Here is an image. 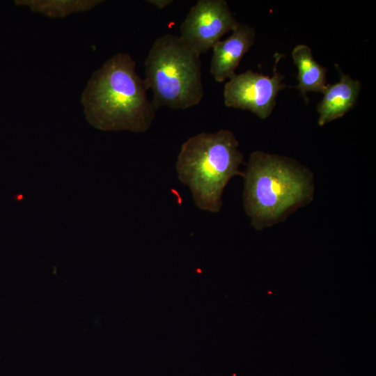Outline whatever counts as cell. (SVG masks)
Wrapping results in <instances>:
<instances>
[{"label":"cell","instance_id":"2","mask_svg":"<svg viewBox=\"0 0 376 376\" xmlns=\"http://www.w3.org/2000/svg\"><path fill=\"white\" fill-rule=\"evenodd\" d=\"M242 177L244 208L259 230L283 221L313 198V173L287 157L254 151Z\"/></svg>","mask_w":376,"mask_h":376},{"label":"cell","instance_id":"7","mask_svg":"<svg viewBox=\"0 0 376 376\" xmlns=\"http://www.w3.org/2000/svg\"><path fill=\"white\" fill-rule=\"evenodd\" d=\"M255 36L251 26L239 23L228 38L214 45L210 72L217 82H223L235 74L241 59L253 45Z\"/></svg>","mask_w":376,"mask_h":376},{"label":"cell","instance_id":"9","mask_svg":"<svg viewBox=\"0 0 376 376\" xmlns=\"http://www.w3.org/2000/svg\"><path fill=\"white\" fill-rule=\"evenodd\" d=\"M292 58L298 70V84L295 87L305 100L308 92L322 93L327 86V68L315 60L311 48L306 45H297L292 52Z\"/></svg>","mask_w":376,"mask_h":376},{"label":"cell","instance_id":"3","mask_svg":"<svg viewBox=\"0 0 376 376\" xmlns=\"http://www.w3.org/2000/svg\"><path fill=\"white\" fill-rule=\"evenodd\" d=\"M238 146L235 135L227 130L201 132L182 145L175 165L178 179L189 187L201 210L218 212L230 180L242 177L243 155Z\"/></svg>","mask_w":376,"mask_h":376},{"label":"cell","instance_id":"8","mask_svg":"<svg viewBox=\"0 0 376 376\" xmlns=\"http://www.w3.org/2000/svg\"><path fill=\"white\" fill-rule=\"evenodd\" d=\"M335 66L340 79L334 84H327L322 93L323 97L317 105L320 126L339 118L350 111L357 104L361 91L359 81L343 73L337 64Z\"/></svg>","mask_w":376,"mask_h":376},{"label":"cell","instance_id":"5","mask_svg":"<svg viewBox=\"0 0 376 376\" xmlns=\"http://www.w3.org/2000/svg\"><path fill=\"white\" fill-rule=\"evenodd\" d=\"M277 56L271 77L249 70L230 77L224 88L225 105L250 111L263 120L268 118L275 107L279 92L286 86L282 81L284 76L276 70L282 55Z\"/></svg>","mask_w":376,"mask_h":376},{"label":"cell","instance_id":"4","mask_svg":"<svg viewBox=\"0 0 376 376\" xmlns=\"http://www.w3.org/2000/svg\"><path fill=\"white\" fill-rule=\"evenodd\" d=\"M146 88L152 92L154 107L186 109L200 103L204 89L200 54L180 36L158 37L146 58Z\"/></svg>","mask_w":376,"mask_h":376},{"label":"cell","instance_id":"6","mask_svg":"<svg viewBox=\"0 0 376 376\" xmlns=\"http://www.w3.org/2000/svg\"><path fill=\"white\" fill-rule=\"evenodd\" d=\"M224 0H198L182 22L179 36L200 55L238 25Z\"/></svg>","mask_w":376,"mask_h":376},{"label":"cell","instance_id":"11","mask_svg":"<svg viewBox=\"0 0 376 376\" xmlns=\"http://www.w3.org/2000/svg\"><path fill=\"white\" fill-rule=\"evenodd\" d=\"M147 1L159 9H162L173 3L172 0H148Z\"/></svg>","mask_w":376,"mask_h":376},{"label":"cell","instance_id":"1","mask_svg":"<svg viewBox=\"0 0 376 376\" xmlns=\"http://www.w3.org/2000/svg\"><path fill=\"white\" fill-rule=\"evenodd\" d=\"M127 53L107 59L89 79L81 95L86 120L102 131L146 132L156 109Z\"/></svg>","mask_w":376,"mask_h":376},{"label":"cell","instance_id":"10","mask_svg":"<svg viewBox=\"0 0 376 376\" xmlns=\"http://www.w3.org/2000/svg\"><path fill=\"white\" fill-rule=\"evenodd\" d=\"M17 6L29 7L34 13H41L49 17H65L74 13L93 9L103 2L100 0H19Z\"/></svg>","mask_w":376,"mask_h":376}]
</instances>
